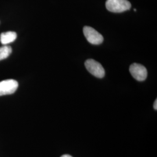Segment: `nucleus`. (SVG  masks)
I'll use <instances>...</instances> for the list:
<instances>
[{
	"mask_svg": "<svg viewBox=\"0 0 157 157\" xmlns=\"http://www.w3.org/2000/svg\"><path fill=\"white\" fill-rule=\"evenodd\" d=\"M18 83L13 79L0 82V96L13 94L18 87Z\"/></svg>",
	"mask_w": 157,
	"mask_h": 157,
	"instance_id": "4",
	"label": "nucleus"
},
{
	"mask_svg": "<svg viewBox=\"0 0 157 157\" xmlns=\"http://www.w3.org/2000/svg\"><path fill=\"white\" fill-rule=\"evenodd\" d=\"M17 37V34L14 32H6L2 33L0 35V41L1 43L6 45L13 42Z\"/></svg>",
	"mask_w": 157,
	"mask_h": 157,
	"instance_id": "6",
	"label": "nucleus"
},
{
	"mask_svg": "<svg viewBox=\"0 0 157 157\" xmlns=\"http://www.w3.org/2000/svg\"><path fill=\"white\" fill-rule=\"evenodd\" d=\"M105 6L109 11L121 13L129 10L131 4L128 0H107Z\"/></svg>",
	"mask_w": 157,
	"mask_h": 157,
	"instance_id": "1",
	"label": "nucleus"
},
{
	"mask_svg": "<svg viewBox=\"0 0 157 157\" xmlns=\"http://www.w3.org/2000/svg\"><path fill=\"white\" fill-rule=\"evenodd\" d=\"M154 108L155 110H157V100H155V101L154 103Z\"/></svg>",
	"mask_w": 157,
	"mask_h": 157,
	"instance_id": "8",
	"label": "nucleus"
},
{
	"mask_svg": "<svg viewBox=\"0 0 157 157\" xmlns=\"http://www.w3.org/2000/svg\"><path fill=\"white\" fill-rule=\"evenodd\" d=\"M87 70L91 75L98 78H102L105 76V70L101 63L93 59H87L84 63Z\"/></svg>",
	"mask_w": 157,
	"mask_h": 157,
	"instance_id": "2",
	"label": "nucleus"
},
{
	"mask_svg": "<svg viewBox=\"0 0 157 157\" xmlns=\"http://www.w3.org/2000/svg\"><path fill=\"white\" fill-rule=\"evenodd\" d=\"M83 33L86 39L92 44L98 45L103 42L104 38L102 36L91 27L84 26Z\"/></svg>",
	"mask_w": 157,
	"mask_h": 157,
	"instance_id": "3",
	"label": "nucleus"
},
{
	"mask_svg": "<svg viewBox=\"0 0 157 157\" xmlns=\"http://www.w3.org/2000/svg\"><path fill=\"white\" fill-rule=\"evenodd\" d=\"M12 48L8 45L0 47V61L7 58L12 53Z\"/></svg>",
	"mask_w": 157,
	"mask_h": 157,
	"instance_id": "7",
	"label": "nucleus"
},
{
	"mask_svg": "<svg viewBox=\"0 0 157 157\" xmlns=\"http://www.w3.org/2000/svg\"><path fill=\"white\" fill-rule=\"evenodd\" d=\"M61 157H72V156H71V155H67V154H65V155H63Z\"/></svg>",
	"mask_w": 157,
	"mask_h": 157,
	"instance_id": "9",
	"label": "nucleus"
},
{
	"mask_svg": "<svg viewBox=\"0 0 157 157\" xmlns=\"http://www.w3.org/2000/svg\"><path fill=\"white\" fill-rule=\"evenodd\" d=\"M129 71L132 76L139 82L145 80L147 77V69L139 63H134L132 64L129 68Z\"/></svg>",
	"mask_w": 157,
	"mask_h": 157,
	"instance_id": "5",
	"label": "nucleus"
}]
</instances>
